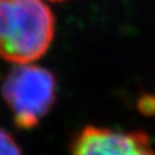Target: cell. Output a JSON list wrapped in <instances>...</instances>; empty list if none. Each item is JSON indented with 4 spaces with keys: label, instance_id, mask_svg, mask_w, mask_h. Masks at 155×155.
Returning a JSON list of instances; mask_svg holds the SVG:
<instances>
[{
    "label": "cell",
    "instance_id": "6da1fadb",
    "mask_svg": "<svg viewBox=\"0 0 155 155\" xmlns=\"http://www.w3.org/2000/svg\"><path fill=\"white\" fill-rule=\"evenodd\" d=\"M55 26L43 0H0V59L14 65L39 60L51 47Z\"/></svg>",
    "mask_w": 155,
    "mask_h": 155
},
{
    "label": "cell",
    "instance_id": "7a4b0ae2",
    "mask_svg": "<svg viewBox=\"0 0 155 155\" xmlns=\"http://www.w3.org/2000/svg\"><path fill=\"white\" fill-rule=\"evenodd\" d=\"M0 92L15 125L21 130H32L54 107L58 80L45 67L34 64L15 65L4 77Z\"/></svg>",
    "mask_w": 155,
    "mask_h": 155
},
{
    "label": "cell",
    "instance_id": "3957f363",
    "mask_svg": "<svg viewBox=\"0 0 155 155\" xmlns=\"http://www.w3.org/2000/svg\"><path fill=\"white\" fill-rule=\"evenodd\" d=\"M71 155H155V150L142 131L84 126L72 139Z\"/></svg>",
    "mask_w": 155,
    "mask_h": 155
},
{
    "label": "cell",
    "instance_id": "277c9868",
    "mask_svg": "<svg viewBox=\"0 0 155 155\" xmlns=\"http://www.w3.org/2000/svg\"><path fill=\"white\" fill-rule=\"evenodd\" d=\"M0 155H23L12 134L0 127Z\"/></svg>",
    "mask_w": 155,
    "mask_h": 155
},
{
    "label": "cell",
    "instance_id": "5b68a950",
    "mask_svg": "<svg viewBox=\"0 0 155 155\" xmlns=\"http://www.w3.org/2000/svg\"><path fill=\"white\" fill-rule=\"evenodd\" d=\"M48 2H54V3H60V2H66V0H48Z\"/></svg>",
    "mask_w": 155,
    "mask_h": 155
}]
</instances>
